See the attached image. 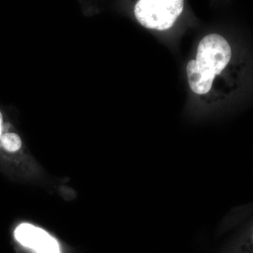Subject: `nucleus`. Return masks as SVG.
<instances>
[{"mask_svg": "<svg viewBox=\"0 0 253 253\" xmlns=\"http://www.w3.org/2000/svg\"><path fill=\"white\" fill-rule=\"evenodd\" d=\"M231 57V49L227 41L219 35L211 34L199 43L196 61L203 71L216 76L225 68Z\"/></svg>", "mask_w": 253, "mask_h": 253, "instance_id": "f03ea898", "label": "nucleus"}, {"mask_svg": "<svg viewBox=\"0 0 253 253\" xmlns=\"http://www.w3.org/2000/svg\"><path fill=\"white\" fill-rule=\"evenodd\" d=\"M184 4L182 0H140L135 5L134 14L145 28L166 31L180 16Z\"/></svg>", "mask_w": 253, "mask_h": 253, "instance_id": "f257e3e1", "label": "nucleus"}, {"mask_svg": "<svg viewBox=\"0 0 253 253\" xmlns=\"http://www.w3.org/2000/svg\"></svg>", "mask_w": 253, "mask_h": 253, "instance_id": "423d86ee", "label": "nucleus"}, {"mask_svg": "<svg viewBox=\"0 0 253 253\" xmlns=\"http://www.w3.org/2000/svg\"><path fill=\"white\" fill-rule=\"evenodd\" d=\"M10 128L5 131L1 136L0 139V148L7 154H14L21 150L22 147V140L17 133L9 131Z\"/></svg>", "mask_w": 253, "mask_h": 253, "instance_id": "39448f33", "label": "nucleus"}, {"mask_svg": "<svg viewBox=\"0 0 253 253\" xmlns=\"http://www.w3.org/2000/svg\"><path fill=\"white\" fill-rule=\"evenodd\" d=\"M15 238L24 247L36 253H61L59 243L46 231L30 224H21L16 228Z\"/></svg>", "mask_w": 253, "mask_h": 253, "instance_id": "7ed1b4c3", "label": "nucleus"}, {"mask_svg": "<svg viewBox=\"0 0 253 253\" xmlns=\"http://www.w3.org/2000/svg\"><path fill=\"white\" fill-rule=\"evenodd\" d=\"M188 81L191 90L198 94H204L211 90L215 76L203 71L196 60H191L186 66Z\"/></svg>", "mask_w": 253, "mask_h": 253, "instance_id": "20e7f679", "label": "nucleus"}]
</instances>
